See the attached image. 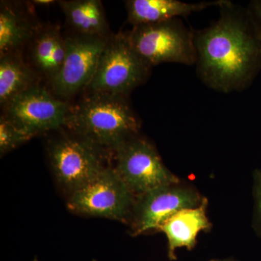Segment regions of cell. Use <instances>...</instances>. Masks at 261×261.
Returning a JSON list of instances; mask_svg holds the SVG:
<instances>
[{
	"label": "cell",
	"mask_w": 261,
	"mask_h": 261,
	"mask_svg": "<svg viewBox=\"0 0 261 261\" xmlns=\"http://www.w3.org/2000/svg\"><path fill=\"white\" fill-rule=\"evenodd\" d=\"M219 18L195 32L196 69L209 88L243 91L261 69V29L248 8L225 0Z\"/></svg>",
	"instance_id": "1"
},
{
	"label": "cell",
	"mask_w": 261,
	"mask_h": 261,
	"mask_svg": "<svg viewBox=\"0 0 261 261\" xmlns=\"http://www.w3.org/2000/svg\"><path fill=\"white\" fill-rule=\"evenodd\" d=\"M65 126L74 135L115 154L126 141L138 135L140 122L126 97L92 94L71 107Z\"/></svg>",
	"instance_id": "2"
},
{
	"label": "cell",
	"mask_w": 261,
	"mask_h": 261,
	"mask_svg": "<svg viewBox=\"0 0 261 261\" xmlns=\"http://www.w3.org/2000/svg\"><path fill=\"white\" fill-rule=\"evenodd\" d=\"M151 68L134 49L127 34L110 36L87 89L94 94L126 97L148 79Z\"/></svg>",
	"instance_id": "3"
},
{
	"label": "cell",
	"mask_w": 261,
	"mask_h": 261,
	"mask_svg": "<svg viewBox=\"0 0 261 261\" xmlns=\"http://www.w3.org/2000/svg\"><path fill=\"white\" fill-rule=\"evenodd\" d=\"M195 32L181 18L135 25L128 40L139 56L150 66L162 63L195 64Z\"/></svg>",
	"instance_id": "4"
},
{
	"label": "cell",
	"mask_w": 261,
	"mask_h": 261,
	"mask_svg": "<svg viewBox=\"0 0 261 261\" xmlns=\"http://www.w3.org/2000/svg\"><path fill=\"white\" fill-rule=\"evenodd\" d=\"M48 153L57 181L69 195L109 167L108 152L73 133L53 141Z\"/></svg>",
	"instance_id": "5"
},
{
	"label": "cell",
	"mask_w": 261,
	"mask_h": 261,
	"mask_svg": "<svg viewBox=\"0 0 261 261\" xmlns=\"http://www.w3.org/2000/svg\"><path fill=\"white\" fill-rule=\"evenodd\" d=\"M136 196L113 167L70 194L68 207L76 214L116 220L130 224Z\"/></svg>",
	"instance_id": "6"
},
{
	"label": "cell",
	"mask_w": 261,
	"mask_h": 261,
	"mask_svg": "<svg viewBox=\"0 0 261 261\" xmlns=\"http://www.w3.org/2000/svg\"><path fill=\"white\" fill-rule=\"evenodd\" d=\"M114 156L115 171L136 197L156 187L181 181L165 166L155 147L138 135L126 141Z\"/></svg>",
	"instance_id": "7"
},
{
	"label": "cell",
	"mask_w": 261,
	"mask_h": 261,
	"mask_svg": "<svg viewBox=\"0 0 261 261\" xmlns=\"http://www.w3.org/2000/svg\"><path fill=\"white\" fill-rule=\"evenodd\" d=\"M205 197L195 187L179 181L152 189L136 197L130 221L132 236L158 231L159 226L173 214L202 205Z\"/></svg>",
	"instance_id": "8"
},
{
	"label": "cell",
	"mask_w": 261,
	"mask_h": 261,
	"mask_svg": "<svg viewBox=\"0 0 261 261\" xmlns=\"http://www.w3.org/2000/svg\"><path fill=\"white\" fill-rule=\"evenodd\" d=\"M3 108V115L32 138L65 126L71 106L37 84L13 98Z\"/></svg>",
	"instance_id": "9"
},
{
	"label": "cell",
	"mask_w": 261,
	"mask_h": 261,
	"mask_svg": "<svg viewBox=\"0 0 261 261\" xmlns=\"http://www.w3.org/2000/svg\"><path fill=\"white\" fill-rule=\"evenodd\" d=\"M109 37L75 35L65 38L66 55L63 65L50 81L53 93L69 98L92 82Z\"/></svg>",
	"instance_id": "10"
},
{
	"label": "cell",
	"mask_w": 261,
	"mask_h": 261,
	"mask_svg": "<svg viewBox=\"0 0 261 261\" xmlns=\"http://www.w3.org/2000/svg\"><path fill=\"white\" fill-rule=\"evenodd\" d=\"M207 204L206 198L202 205L178 211L159 226L158 231L164 233L168 239L170 260H176L175 252L177 248L186 247L188 250H192L197 244L199 232L210 231L212 224L207 216Z\"/></svg>",
	"instance_id": "11"
},
{
	"label": "cell",
	"mask_w": 261,
	"mask_h": 261,
	"mask_svg": "<svg viewBox=\"0 0 261 261\" xmlns=\"http://www.w3.org/2000/svg\"><path fill=\"white\" fill-rule=\"evenodd\" d=\"M224 1L189 3L178 0H128L126 7L128 22L135 27L185 18L211 7L219 8Z\"/></svg>",
	"instance_id": "12"
},
{
	"label": "cell",
	"mask_w": 261,
	"mask_h": 261,
	"mask_svg": "<svg viewBox=\"0 0 261 261\" xmlns=\"http://www.w3.org/2000/svg\"><path fill=\"white\" fill-rule=\"evenodd\" d=\"M66 21L75 34L109 37L108 24L102 3L99 0L59 2Z\"/></svg>",
	"instance_id": "13"
},
{
	"label": "cell",
	"mask_w": 261,
	"mask_h": 261,
	"mask_svg": "<svg viewBox=\"0 0 261 261\" xmlns=\"http://www.w3.org/2000/svg\"><path fill=\"white\" fill-rule=\"evenodd\" d=\"M38 31L28 17L18 8L2 3L0 7V55L15 53L34 39Z\"/></svg>",
	"instance_id": "14"
},
{
	"label": "cell",
	"mask_w": 261,
	"mask_h": 261,
	"mask_svg": "<svg viewBox=\"0 0 261 261\" xmlns=\"http://www.w3.org/2000/svg\"><path fill=\"white\" fill-rule=\"evenodd\" d=\"M66 55L65 39L59 29L49 27L37 33L34 38L32 58L38 70L49 81L59 72Z\"/></svg>",
	"instance_id": "15"
},
{
	"label": "cell",
	"mask_w": 261,
	"mask_h": 261,
	"mask_svg": "<svg viewBox=\"0 0 261 261\" xmlns=\"http://www.w3.org/2000/svg\"><path fill=\"white\" fill-rule=\"evenodd\" d=\"M37 75L15 53L0 59V104L4 108L18 94L37 85Z\"/></svg>",
	"instance_id": "16"
},
{
	"label": "cell",
	"mask_w": 261,
	"mask_h": 261,
	"mask_svg": "<svg viewBox=\"0 0 261 261\" xmlns=\"http://www.w3.org/2000/svg\"><path fill=\"white\" fill-rule=\"evenodd\" d=\"M30 137L4 116L0 118V154L8 153L30 140Z\"/></svg>",
	"instance_id": "17"
},
{
	"label": "cell",
	"mask_w": 261,
	"mask_h": 261,
	"mask_svg": "<svg viewBox=\"0 0 261 261\" xmlns=\"http://www.w3.org/2000/svg\"><path fill=\"white\" fill-rule=\"evenodd\" d=\"M254 221L255 228L261 237V169L253 175Z\"/></svg>",
	"instance_id": "18"
},
{
	"label": "cell",
	"mask_w": 261,
	"mask_h": 261,
	"mask_svg": "<svg viewBox=\"0 0 261 261\" xmlns=\"http://www.w3.org/2000/svg\"><path fill=\"white\" fill-rule=\"evenodd\" d=\"M248 9L261 29V0L251 2Z\"/></svg>",
	"instance_id": "19"
},
{
	"label": "cell",
	"mask_w": 261,
	"mask_h": 261,
	"mask_svg": "<svg viewBox=\"0 0 261 261\" xmlns=\"http://www.w3.org/2000/svg\"><path fill=\"white\" fill-rule=\"evenodd\" d=\"M33 4L39 5V6H49L54 4L56 2L53 0H35L32 2Z\"/></svg>",
	"instance_id": "20"
},
{
	"label": "cell",
	"mask_w": 261,
	"mask_h": 261,
	"mask_svg": "<svg viewBox=\"0 0 261 261\" xmlns=\"http://www.w3.org/2000/svg\"><path fill=\"white\" fill-rule=\"evenodd\" d=\"M211 261H235L233 260H226V259H225V260H211Z\"/></svg>",
	"instance_id": "21"
}]
</instances>
